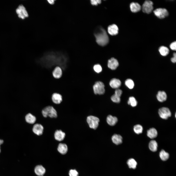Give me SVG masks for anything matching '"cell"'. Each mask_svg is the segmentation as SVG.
Wrapping results in <instances>:
<instances>
[{
	"label": "cell",
	"instance_id": "cell-19",
	"mask_svg": "<svg viewBox=\"0 0 176 176\" xmlns=\"http://www.w3.org/2000/svg\"><path fill=\"white\" fill-rule=\"evenodd\" d=\"M131 11L133 12H136L140 11L141 8L140 5L137 2H132L130 4Z\"/></svg>",
	"mask_w": 176,
	"mask_h": 176
},
{
	"label": "cell",
	"instance_id": "cell-18",
	"mask_svg": "<svg viewBox=\"0 0 176 176\" xmlns=\"http://www.w3.org/2000/svg\"><path fill=\"white\" fill-rule=\"evenodd\" d=\"M109 84L110 86L112 88L117 89L121 86V83L119 79L113 78L111 80Z\"/></svg>",
	"mask_w": 176,
	"mask_h": 176
},
{
	"label": "cell",
	"instance_id": "cell-4",
	"mask_svg": "<svg viewBox=\"0 0 176 176\" xmlns=\"http://www.w3.org/2000/svg\"><path fill=\"white\" fill-rule=\"evenodd\" d=\"M93 88L94 92L96 94L102 95L105 92L104 85L100 81L95 82L93 86Z\"/></svg>",
	"mask_w": 176,
	"mask_h": 176
},
{
	"label": "cell",
	"instance_id": "cell-5",
	"mask_svg": "<svg viewBox=\"0 0 176 176\" xmlns=\"http://www.w3.org/2000/svg\"><path fill=\"white\" fill-rule=\"evenodd\" d=\"M153 2L151 0H145L142 7L143 12L147 14L151 13L153 9Z\"/></svg>",
	"mask_w": 176,
	"mask_h": 176
},
{
	"label": "cell",
	"instance_id": "cell-12",
	"mask_svg": "<svg viewBox=\"0 0 176 176\" xmlns=\"http://www.w3.org/2000/svg\"><path fill=\"white\" fill-rule=\"evenodd\" d=\"M119 65L118 60L113 57L111 58L109 60L108 62V67L112 70L115 69Z\"/></svg>",
	"mask_w": 176,
	"mask_h": 176
},
{
	"label": "cell",
	"instance_id": "cell-24",
	"mask_svg": "<svg viewBox=\"0 0 176 176\" xmlns=\"http://www.w3.org/2000/svg\"><path fill=\"white\" fill-rule=\"evenodd\" d=\"M149 147L151 151L155 152L157 151L158 147V144L157 142L154 140L151 141L149 143Z\"/></svg>",
	"mask_w": 176,
	"mask_h": 176
},
{
	"label": "cell",
	"instance_id": "cell-26",
	"mask_svg": "<svg viewBox=\"0 0 176 176\" xmlns=\"http://www.w3.org/2000/svg\"><path fill=\"white\" fill-rule=\"evenodd\" d=\"M127 164L130 168L133 169L136 168L137 165L136 161L132 158L129 159L127 161Z\"/></svg>",
	"mask_w": 176,
	"mask_h": 176
},
{
	"label": "cell",
	"instance_id": "cell-11",
	"mask_svg": "<svg viewBox=\"0 0 176 176\" xmlns=\"http://www.w3.org/2000/svg\"><path fill=\"white\" fill-rule=\"evenodd\" d=\"M63 71L61 67L56 66L53 70L52 74L53 77L56 79L60 78L62 77Z\"/></svg>",
	"mask_w": 176,
	"mask_h": 176
},
{
	"label": "cell",
	"instance_id": "cell-16",
	"mask_svg": "<svg viewBox=\"0 0 176 176\" xmlns=\"http://www.w3.org/2000/svg\"><path fill=\"white\" fill-rule=\"evenodd\" d=\"M58 152L62 154H66L68 151V147L66 144L65 143H59L57 148Z\"/></svg>",
	"mask_w": 176,
	"mask_h": 176
},
{
	"label": "cell",
	"instance_id": "cell-20",
	"mask_svg": "<svg viewBox=\"0 0 176 176\" xmlns=\"http://www.w3.org/2000/svg\"><path fill=\"white\" fill-rule=\"evenodd\" d=\"M111 140L116 145L120 144L122 143V138L120 135L114 134L112 137Z\"/></svg>",
	"mask_w": 176,
	"mask_h": 176
},
{
	"label": "cell",
	"instance_id": "cell-10",
	"mask_svg": "<svg viewBox=\"0 0 176 176\" xmlns=\"http://www.w3.org/2000/svg\"><path fill=\"white\" fill-rule=\"evenodd\" d=\"M51 97L53 102L56 104H59L63 101L62 95L58 93H54L52 95Z\"/></svg>",
	"mask_w": 176,
	"mask_h": 176
},
{
	"label": "cell",
	"instance_id": "cell-32",
	"mask_svg": "<svg viewBox=\"0 0 176 176\" xmlns=\"http://www.w3.org/2000/svg\"><path fill=\"white\" fill-rule=\"evenodd\" d=\"M94 70L97 73H99L102 70V68L99 64H97L94 65L93 67Z\"/></svg>",
	"mask_w": 176,
	"mask_h": 176
},
{
	"label": "cell",
	"instance_id": "cell-38",
	"mask_svg": "<svg viewBox=\"0 0 176 176\" xmlns=\"http://www.w3.org/2000/svg\"><path fill=\"white\" fill-rule=\"evenodd\" d=\"M47 1L49 4H53L55 2V0H47Z\"/></svg>",
	"mask_w": 176,
	"mask_h": 176
},
{
	"label": "cell",
	"instance_id": "cell-39",
	"mask_svg": "<svg viewBox=\"0 0 176 176\" xmlns=\"http://www.w3.org/2000/svg\"><path fill=\"white\" fill-rule=\"evenodd\" d=\"M3 143V140L0 139V145L2 144Z\"/></svg>",
	"mask_w": 176,
	"mask_h": 176
},
{
	"label": "cell",
	"instance_id": "cell-36",
	"mask_svg": "<svg viewBox=\"0 0 176 176\" xmlns=\"http://www.w3.org/2000/svg\"><path fill=\"white\" fill-rule=\"evenodd\" d=\"M90 1L91 4L93 5H97L101 2L100 0H91Z\"/></svg>",
	"mask_w": 176,
	"mask_h": 176
},
{
	"label": "cell",
	"instance_id": "cell-15",
	"mask_svg": "<svg viewBox=\"0 0 176 176\" xmlns=\"http://www.w3.org/2000/svg\"><path fill=\"white\" fill-rule=\"evenodd\" d=\"M35 174L38 176H42L45 174V170L44 168L41 165L36 166L34 168Z\"/></svg>",
	"mask_w": 176,
	"mask_h": 176
},
{
	"label": "cell",
	"instance_id": "cell-22",
	"mask_svg": "<svg viewBox=\"0 0 176 176\" xmlns=\"http://www.w3.org/2000/svg\"><path fill=\"white\" fill-rule=\"evenodd\" d=\"M158 132L154 128H150L147 131V135L150 138L153 139L157 136Z\"/></svg>",
	"mask_w": 176,
	"mask_h": 176
},
{
	"label": "cell",
	"instance_id": "cell-30",
	"mask_svg": "<svg viewBox=\"0 0 176 176\" xmlns=\"http://www.w3.org/2000/svg\"><path fill=\"white\" fill-rule=\"evenodd\" d=\"M125 84L128 88L130 89L133 88L134 86V83L133 81L130 79H126L125 82Z\"/></svg>",
	"mask_w": 176,
	"mask_h": 176
},
{
	"label": "cell",
	"instance_id": "cell-8",
	"mask_svg": "<svg viewBox=\"0 0 176 176\" xmlns=\"http://www.w3.org/2000/svg\"><path fill=\"white\" fill-rule=\"evenodd\" d=\"M16 12L18 17L24 19L28 16L27 11L25 7L22 5H19L16 10Z\"/></svg>",
	"mask_w": 176,
	"mask_h": 176
},
{
	"label": "cell",
	"instance_id": "cell-3",
	"mask_svg": "<svg viewBox=\"0 0 176 176\" xmlns=\"http://www.w3.org/2000/svg\"><path fill=\"white\" fill-rule=\"evenodd\" d=\"M87 121L90 128L96 129L98 127L99 120L97 117L89 116L87 117Z\"/></svg>",
	"mask_w": 176,
	"mask_h": 176
},
{
	"label": "cell",
	"instance_id": "cell-35",
	"mask_svg": "<svg viewBox=\"0 0 176 176\" xmlns=\"http://www.w3.org/2000/svg\"><path fill=\"white\" fill-rule=\"evenodd\" d=\"M122 93V91L121 90L119 89H117L115 91L114 94L120 97Z\"/></svg>",
	"mask_w": 176,
	"mask_h": 176
},
{
	"label": "cell",
	"instance_id": "cell-13",
	"mask_svg": "<svg viewBox=\"0 0 176 176\" xmlns=\"http://www.w3.org/2000/svg\"><path fill=\"white\" fill-rule=\"evenodd\" d=\"M66 135L65 133L61 130H57L55 132L54 137L57 141H61L64 139Z\"/></svg>",
	"mask_w": 176,
	"mask_h": 176
},
{
	"label": "cell",
	"instance_id": "cell-27",
	"mask_svg": "<svg viewBox=\"0 0 176 176\" xmlns=\"http://www.w3.org/2000/svg\"><path fill=\"white\" fill-rule=\"evenodd\" d=\"M159 154L161 159L164 161L167 160L169 157V154L163 150H162L161 151Z\"/></svg>",
	"mask_w": 176,
	"mask_h": 176
},
{
	"label": "cell",
	"instance_id": "cell-9",
	"mask_svg": "<svg viewBox=\"0 0 176 176\" xmlns=\"http://www.w3.org/2000/svg\"><path fill=\"white\" fill-rule=\"evenodd\" d=\"M44 128L41 124L36 123L33 125L32 131L33 133L38 136H40L43 134Z\"/></svg>",
	"mask_w": 176,
	"mask_h": 176
},
{
	"label": "cell",
	"instance_id": "cell-28",
	"mask_svg": "<svg viewBox=\"0 0 176 176\" xmlns=\"http://www.w3.org/2000/svg\"><path fill=\"white\" fill-rule=\"evenodd\" d=\"M133 130L134 132L137 134L142 133L143 130L142 126L139 124H136L133 127Z\"/></svg>",
	"mask_w": 176,
	"mask_h": 176
},
{
	"label": "cell",
	"instance_id": "cell-2",
	"mask_svg": "<svg viewBox=\"0 0 176 176\" xmlns=\"http://www.w3.org/2000/svg\"><path fill=\"white\" fill-rule=\"evenodd\" d=\"M43 116L45 118L48 117L51 118H56L57 115V111L53 106H48L43 109L42 111Z\"/></svg>",
	"mask_w": 176,
	"mask_h": 176
},
{
	"label": "cell",
	"instance_id": "cell-7",
	"mask_svg": "<svg viewBox=\"0 0 176 176\" xmlns=\"http://www.w3.org/2000/svg\"><path fill=\"white\" fill-rule=\"evenodd\" d=\"M155 15L160 19H163L167 16L169 14L166 9L165 8H159L153 11Z\"/></svg>",
	"mask_w": 176,
	"mask_h": 176
},
{
	"label": "cell",
	"instance_id": "cell-25",
	"mask_svg": "<svg viewBox=\"0 0 176 176\" xmlns=\"http://www.w3.org/2000/svg\"><path fill=\"white\" fill-rule=\"evenodd\" d=\"M159 51L160 54L163 56H166L169 53L168 48L166 47L163 46H161L159 47Z\"/></svg>",
	"mask_w": 176,
	"mask_h": 176
},
{
	"label": "cell",
	"instance_id": "cell-34",
	"mask_svg": "<svg viewBox=\"0 0 176 176\" xmlns=\"http://www.w3.org/2000/svg\"><path fill=\"white\" fill-rule=\"evenodd\" d=\"M176 41L171 43L170 45V47L171 49L173 50H176Z\"/></svg>",
	"mask_w": 176,
	"mask_h": 176
},
{
	"label": "cell",
	"instance_id": "cell-29",
	"mask_svg": "<svg viewBox=\"0 0 176 176\" xmlns=\"http://www.w3.org/2000/svg\"><path fill=\"white\" fill-rule=\"evenodd\" d=\"M128 104L133 107L136 106L137 104V101L135 98L133 97H131L129 99Z\"/></svg>",
	"mask_w": 176,
	"mask_h": 176
},
{
	"label": "cell",
	"instance_id": "cell-23",
	"mask_svg": "<svg viewBox=\"0 0 176 176\" xmlns=\"http://www.w3.org/2000/svg\"><path fill=\"white\" fill-rule=\"evenodd\" d=\"M25 120L26 122L30 124H33L35 122L36 118L35 116L31 113L27 114L25 116Z\"/></svg>",
	"mask_w": 176,
	"mask_h": 176
},
{
	"label": "cell",
	"instance_id": "cell-1",
	"mask_svg": "<svg viewBox=\"0 0 176 176\" xmlns=\"http://www.w3.org/2000/svg\"><path fill=\"white\" fill-rule=\"evenodd\" d=\"M94 34L96 41L99 45L104 46L106 45L109 42V38L107 33L102 27L99 26L95 30Z\"/></svg>",
	"mask_w": 176,
	"mask_h": 176
},
{
	"label": "cell",
	"instance_id": "cell-21",
	"mask_svg": "<svg viewBox=\"0 0 176 176\" xmlns=\"http://www.w3.org/2000/svg\"><path fill=\"white\" fill-rule=\"evenodd\" d=\"M106 121L109 125L111 126H113L117 123L118 119L116 117L109 115L107 118Z\"/></svg>",
	"mask_w": 176,
	"mask_h": 176
},
{
	"label": "cell",
	"instance_id": "cell-6",
	"mask_svg": "<svg viewBox=\"0 0 176 176\" xmlns=\"http://www.w3.org/2000/svg\"><path fill=\"white\" fill-rule=\"evenodd\" d=\"M159 115L161 118L166 120L170 117L171 115V112L169 109L166 107H163L159 109Z\"/></svg>",
	"mask_w": 176,
	"mask_h": 176
},
{
	"label": "cell",
	"instance_id": "cell-33",
	"mask_svg": "<svg viewBox=\"0 0 176 176\" xmlns=\"http://www.w3.org/2000/svg\"><path fill=\"white\" fill-rule=\"evenodd\" d=\"M69 176H78V173L75 169H71L69 172Z\"/></svg>",
	"mask_w": 176,
	"mask_h": 176
},
{
	"label": "cell",
	"instance_id": "cell-31",
	"mask_svg": "<svg viewBox=\"0 0 176 176\" xmlns=\"http://www.w3.org/2000/svg\"><path fill=\"white\" fill-rule=\"evenodd\" d=\"M111 99L113 102L119 103L121 101L120 97L114 94L111 97Z\"/></svg>",
	"mask_w": 176,
	"mask_h": 176
},
{
	"label": "cell",
	"instance_id": "cell-37",
	"mask_svg": "<svg viewBox=\"0 0 176 176\" xmlns=\"http://www.w3.org/2000/svg\"><path fill=\"white\" fill-rule=\"evenodd\" d=\"M173 57L171 58V61L173 63H175L176 61V54L175 53L173 54Z\"/></svg>",
	"mask_w": 176,
	"mask_h": 176
},
{
	"label": "cell",
	"instance_id": "cell-14",
	"mask_svg": "<svg viewBox=\"0 0 176 176\" xmlns=\"http://www.w3.org/2000/svg\"><path fill=\"white\" fill-rule=\"evenodd\" d=\"M108 31L110 35H117L118 33V28L115 24L109 25L108 27Z\"/></svg>",
	"mask_w": 176,
	"mask_h": 176
},
{
	"label": "cell",
	"instance_id": "cell-17",
	"mask_svg": "<svg viewBox=\"0 0 176 176\" xmlns=\"http://www.w3.org/2000/svg\"><path fill=\"white\" fill-rule=\"evenodd\" d=\"M157 100L160 102H163L165 101L167 98L166 93L164 91H159L156 95Z\"/></svg>",
	"mask_w": 176,
	"mask_h": 176
}]
</instances>
